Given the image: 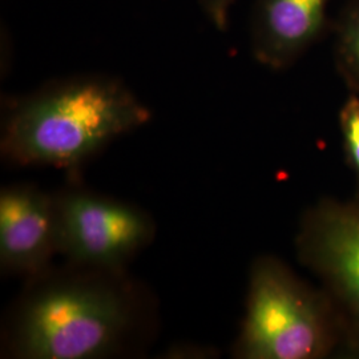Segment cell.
Masks as SVG:
<instances>
[{"mask_svg":"<svg viewBox=\"0 0 359 359\" xmlns=\"http://www.w3.org/2000/svg\"><path fill=\"white\" fill-rule=\"evenodd\" d=\"M208 22L224 32L229 25L231 4L234 0H198Z\"/></svg>","mask_w":359,"mask_h":359,"instance_id":"cell-10","label":"cell"},{"mask_svg":"<svg viewBox=\"0 0 359 359\" xmlns=\"http://www.w3.org/2000/svg\"><path fill=\"white\" fill-rule=\"evenodd\" d=\"M59 252L56 200L32 187L0 194V264L18 274H36Z\"/></svg>","mask_w":359,"mask_h":359,"instance_id":"cell-5","label":"cell"},{"mask_svg":"<svg viewBox=\"0 0 359 359\" xmlns=\"http://www.w3.org/2000/svg\"><path fill=\"white\" fill-rule=\"evenodd\" d=\"M310 252L359 318V210L321 213L314 225Z\"/></svg>","mask_w":359,"mask_h":359,"instance_id":"cell-7","label":"cell"},{"mask_svg":"<svg viewBox=\"0 0 359 359\" xmlns=\"http://www.w3.org/2000/svg\"><path fill=\"white\" fill-rule=\"evenodd\" d=\"M329 0H257L252 50L270 68H283L321 32Z\"/></svg>","mask_w":359,"mask_h":359,"instance_id":"cell-6","label":"cell"},{"mask_svg":"<svg viewBox=\"0 0 359 359\" xmlns=\"http://www.w3.org/2000/svg\"><path fill=\"white\" fill-rule=\"evenodd\" d=\"M55 200L59 252L79 265L117 269L154 237L151 218L135 206L87 192Z\"/></svg>","mask_w":359,"mask_h":359,"instance_id":"cell-4","label":"cell"},{"mask_svg":"<svg viewBox=\"0 0 359 359\" xmlns=\"http://www.w3.org/2000/svg\"><path fill=\"white\" fill-rule=\"evenodd\" d=\"M149 108L112 77L60 80L10 107L1 152L19 165L71 168L151 120Z\"/></svg>","mask_w":359,"mask_h":359,"instance_id":"cell-1","label":"cell"},{"mask_svg":"<svg viewBox=\"0 0 359 359\" xmlns=\"http://www.w3.org/2000/svg\"><path fill=\"white\" fill-rule=\"evenodd\" d=\"M341 120L350 158L359 172V100L351 99L345 105Z\"/></svg>","mask_w":359,"mask_h":359,"instance_id":"cell-9","label":"cell"},{"mask_svg":"<svg viewBox=\"0 0 359 359\" xmlns=\"http://www.w3.org/2000/svg\"><path fill=\"white\" fill-rule=\"evenodd\" d=\"M341 53L350 74L359 80V11L348 19L342 32Z\"/></svg>","mask_w":359,"mask_h":359,"instance_id":"cell-8","label":"cell"},{"mask_svg":"<svg viewBox=\"0 0 359 359\" xmlns=\"http://www.w3.org/2000/svg\"><path fill=\"white\" fill-rule=\"evenodd\" d=\"M325 332L314 302L273 261H261L250 281L238 354L252 359H309L321 354Z\"/></svg>","mask_w":359,"mask_h":359,"instance_id":"cell-3","label":"cell"},{"mask_svg":"<svg viewBox=\"0 0 359 359\" xmlns=\"http://www.w3.org/2000/svg\"><path fill=\"white\" fill-rule=\"evenodd\" d=\"M130 311L128 298L111 283L65 280L47 285L18 313L13 353L28 359L102 358L128 330Z\"/></svg>","mask_w":359,"mask_h":359,"instance_id":"cell-2","label":"cell"}]
</instances>
